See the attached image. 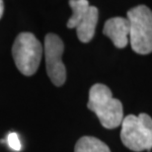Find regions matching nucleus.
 <instances>
[{
	"label": "nucleus",
	"instance_id": "obj_1",
	"mask_svg": "<svg viewBox=\"0 0 152 152\" xmlns=\"http://www.w3.org/2000/svg\"><path fill=\"white\" fill-rule=\"evenodd\" d=\"M87 107L97 115L105 129H113L123 123V104L114 98L111 89L104 84L97 83L91 87Z\"/></svg>",
	"mask_w": 152,
	"mask_h": 152
},
{
	"label": "nucleus",
	"instance_id": "obj_2",
	"mask_svg": "<svg viewBox=\"0 0 152 152\" xmlns=\"http://www.w3.org/2000/svg\"><path fill=\"white\" fill-rule=\"evenodd\" d=\"M121 138L129 149L140 152L152 148V118L147 114L129 115L121 123Z\"/></svg>",
	"mask_w": 152,
	"mask_h": 152
},
{
	"label": "nucleus",
	"instance_id": "obj_3",
	"mask_svg": "<svg viewBox=\"0 0 152 152\" xmlns=\"http://www.w3.org/2000/svg\"><path fill=\"white\" fill-rule=\"evenodd\" d=\"M129 22V42L136 53H152V11L147 6L138 5L127 11Z\"/></svg>",
	"mask_w": 152,
	"mask_h": 152
},
{
	"label": "nucleus",
	"instance_id": "obj_4",
	"mask_svg": "<svg viewBox=\"0 0 152 152\" xmlns=\"http://www.w3.org/2000/svg\"><path fill=\"white\" fill-rule=\"evenodd\" d=\"M42 47L32 33H21L12 47L14 62L22 74L31 76L36 73L41 63Z\"/></svg>",
	"mask_w": 152,
	"mask_h": 152
},
{
	"label": "nucleus",
	"instance_id": "obj_5",
	"mask_svg": "<svg viewBox=\"0 0 152 152\" xmlns=\"http://www.w3.org/2000/svg\"><path fill=\"white\" fill-rule=\"evenodd\" d=\"M64 44L56 34H48L45 38V56L47 73L56 86H61L66 80V69L62 62Z\"/></svg>",
	"mask_w": 152,
	"mask_h": 152
},
{
	"label": "nucleus",
	"instance_id": "obj_6",
	"mask_svg": "<svg viewBox=\"0 0 152 152\" xmlns=\"http://www.w3.org/2000/svg\"><path fill=\"white\" fill-rule=\"evenodd\" d=\"M129 22L127 18L115 17L106 21L103 33L118 48H126L129 41Z\"/></svg>",
	"mask_w": 152,
	"mask_h": 152
},
{
	"label": "nucleus",
	"instance_id": "obj_7",
	"mask_svg": "<svg viewBox=\"0 0 152 152\" xmlns=\"http://www.w3.org/2000/svg\"><path fill=\"white\" fill-rule=\"evenodd\" d=\"M99 11L95 6H91L86 12L85 16L76 27L78 39L82 42H89L95 35V30L98 23Z\"/></svg>",
	"mask_w": 152,
	"mask_h": 152
},
{
	"label": "nucleus",
	"instance_id": "obj_8",
	"mask_svg": "<svg viewBox=\"0 0 152 152\" xmlns=\"http://www.w3.org/2000/svg\"><path fill=\"white\" fill-rule=\"evenodd\" d=\"M74 152H111L110 148L99 138L83 136L76 142Z\"/></svg>",
	"mask_w": 152,
	"mask_h": 152
},
{
	"label": "nucleus",
	"instance_id": "obj_9",
	"mask_svg": "<svg viewBox=\"0 0 152 152\" xmlns=\"http://www.w3.org/2000/svg\"><path fill=\"white\" fill-rule=\"evenodd\" d=\"M69 6L72 9L73 13L67 21L66 26L69 29H74L77 27L82 18L85 16V14L90 7V4L87 0H71V1H69Z\"/></svg>",
	"mask_w": 152,
	"mask_h": 152
},
{
	"label": "nucleus",
	"instance_id": "obj_10",
	"mask_svg": "<svg viewBox=\"0 0 152 152\" xmlns=\"http://www.w3.org/2000/svg\"><path fill=\"white\" fill-rule=\"evenodd\" d=\"M7 142L10 146L11 149H13L15 151H20L21 148H22V145H21L19 136L16 132H10L7 136Z\"/></svg>",
	"mask_w": 152,
	"mask_h": 152
},
{
	"label": "nucleus",
	"instance_id": "obj_11",
	"mask_svg": "<svg viewBox=\"0 0 152 152\" xmlns=\"http://www.w3.org/2000/svg\"><path fill=\"white\" fill-rule=\"evenodd\" d=\"M3 11H4V2L2 0H0V19H1L3 15Z\"/></svg>",
	"mask_w": 152,
	"mask_h": 152
}]
</instances>
